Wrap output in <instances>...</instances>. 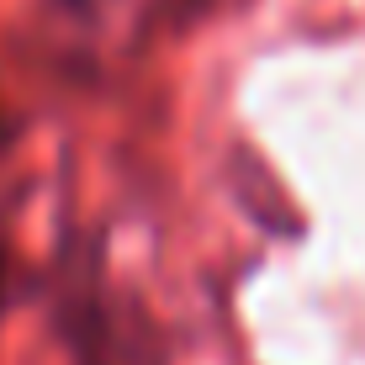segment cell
Segmentation results:
<instances>
[{
    "label": "cell",
    "mask_w": 365,
    "mask_h": 365,
    "mask_svg": "<svg viewBox=\"0 0 365 365\" xmlns=\"http://www.w3.org/2000/svg\"><path fill=\"white\" fill-rule=\"evenodd\" d=\"M0 302H6V249H0Z\"/></svg>",
    "instance_id": "6da1fadb"
}]
</instances>
